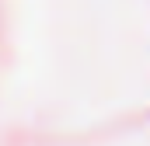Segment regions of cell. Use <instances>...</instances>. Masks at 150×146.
Here are the masks:
<instances>
[]
</instances>
